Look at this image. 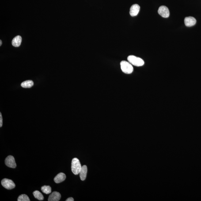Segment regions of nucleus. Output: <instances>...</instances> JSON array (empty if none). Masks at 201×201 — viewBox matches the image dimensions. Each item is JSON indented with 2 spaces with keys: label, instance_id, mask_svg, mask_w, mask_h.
Instances as JSON below:
<instances>
[{
  "label": "nucleus",
  "instance_id": "1",
  "mask_svg": "<svg viewBox=\"0 0 201 201\" xmlns=\"http://www.w3.org/2000/svg\"><path fill=\"white\" fill-rule=\"evenodd\" d=\"M127 60L132 65L140 67L144 65V61L141 58L138 57L134 56V55H130L127 58Z\"/></svg>",
  "mask_w": 201,
  "mask_h": 201
},
{
  "label": "nucleus",
  "instance_id": "2",
  "mask_svg": "<svg viewBox=\"0 0 201 201\" xmlns=\"http://www.w3.org/2000/svg\"><path fill=\"white\" fill-rule=\"evenodd\" d=\"M120 65L121 69L123 73L130 74L134 71V67L130 62L123 60L120 62Z\"/></svg>",
  "mask_w": 201,
  "mask_h": 201
},
{
  "label": "nucleus",
  "instance_id": "3",
  "mask_svg": "<svg viewBox=\"0 0 201 201\" xmlns=\"http://www.w3.org/2000/svg\"><path fill=\"white\" fill-rule=\"evenodd\" d=\"M81 164L79 160L77 158H73L72 162L71 169L72 172L74 175H78L79 174L81 168Z\"/></svg>",
  "mask_w": 201,
  "mask_h": 201
},
{
  "label": "nucleus",
  "instance_id": "4",
  "mask_svg": "<svg viewBox=\"0 0 201 201\" xmlns=\"http://www.w3.org/2000/svg\"><path fill=\"white\" fill-rule=\"evenodd\" d=\"M1 184L5 188L8 190H11L14 188L15 187V184L13 181L8 179H3L1 181Z\"/></svg>",
  "mask_w": 201,
  "mask_h": 201
},
{
  "label": "nucleus",
  "instance_id": "5",
  "mask_svg": "<svg viewBox=\"0 0 201 201\" xmlns=\"http://www.w3.org/2000/svg\"><path fill=\"white\" fill-rule=\"evenodd\" d=\"M5 163L9 168H15L17 167L14 157L13 156H8L5 160Z\"/></svg>",
  "mask_w": 201,
  "mask_h": 201
},
{
  "label": "nucleus",
  "instance_id": "6",
  "mask_svg": "<svg viewBox=\"0 0 201 201\" xmlns=\"http://www.w3.org/2000/svg\"><path fill=\"white\" fill-rule=\"evenodd\" d=\"M158 13L160 15L165 18L169 17L170 13L169 9L167 6H162L158 9Z\"/></svg>",
  "mask_w": 201,
  "mask_h": 201
},
{
  "label": "nucleus",
  "instance_id": "7",
  "mask_svg": "<svg viewBox=\"0 0 201 201\" xmlns=\"http://www.w3.org/2000/svg\"><path fill=\"white\" fill-rule=\"evenodd\" d=\"M196 20L195 18L192 17H186L184 19V23L187 27L193 26L196 23Z\"/></svg>",
  "mask_w": 201,
  "mask_h": 201
},
{
  "label": "nucleus",
  "instance_id": "8",
  "mask_svg": "<svg viewBox=\"0 0 201 201\" xmlns=\"http://www.w3.org/2000/svg\"><path fill=\"white\" fill-rule=\"evenodd\" d=\"M140 7L138 4H135L132 5L130 8V14L131 17L137 16L139 12Z\"/></svg>",
  "mask_w": 201,
  "mask_h": 201
},
{
  "label": "nucleus",
  "instance_id": "9",
  "mask_svg": "<svg viewBox=\"0 0 201 201\" xmlns=\"http://www.w3.org/2000/svg\"><path fill=\"white\" fill-rule=\"evenodd\" d=\"M61 197L60 194L57 191H54L49 195L48 198V201H58Z\"/></svg>",
  "mask_w": 201,
  "mask_h": 201
},
{
  "label": "nucleus",
  "instance_id": "10",
  "mask_svg": "<svg viewBox=\"0 0 201 201\" xmlns=\"http://www.w3.org/2000/svg\"><path fill=\"white\" fill-rule=\"evenodd\" d=\"M66 179V175L64 173L61 172L55 176L54 178V181L56 183H59L64 181Z\"/></svg>",
  "mask_w": 201,
  "mask_h": 201
},
{
  "label": "nucleus",
  "instance_id": "11",
  "mask_svg": "<svg viewBox=\"0 0 201 201\" xmlns=\"http://www.w3.org/2000/svg\"><path fill=\"white\" fill-rule=\"evenodd\" d=\"M87 171L86 166H83L79 173L80 177L81 180L84 181L86 179Z\"/></svg>",
  "mask_w": 201,
  "mask_h": 201
},
{
  "label": "nucleus",
  "instance_id": "12",
  "mask_svg": "<svg viewBox=\"0 0 201 201\" xmlns=\"http://www.w3.org/2000/svg\"><path fill=\"white\" fill-rule=\"evenodd\" d=\"M22 42V38L20 36H18L13 38L12 41L13 46L15 47H18L20 46Z\"/></svg>",
  "mask_w": 201,
  "mask_h": 201
},
{
  "label": "nucleus",
  "instance_id": "13",
  "mask_svg": "<svg viewBox=\"0 0 201 201\" xmlns=\"http://www.w3.org/2000/svg\"><path fill=\"white\" fill-rule=\"evenodd\" d=\"M34 85V82L32 80H27L22 83L21 86L25 88H29L32 87Z\"/></svg>",
  "mask_w": 201,
  "mask_h": 201
},
{
  "label": "nucleus",
  "instance_id": "14",
  "mask_svg": "<svg viewBox=\"0 0 201 201\" xmlns=\"http://www.w3.org/2000/svg\"><path fill=\"white\" fill-rule=\"evenodd\" d=\"M34 197L36 199L39 200H44V196L40 191L37 190L35 191L33 193Z\"/></svg>",
  "mask_w": 201,
  "mask_h": 201
},
{
  "label": "nucleus",
  "instance_id": "15",
  "mask_svg": "<svg viewBox=\"0 0 201 201\" xmlns=\"http://www.w3.org/2000/svg\"><path fill=\"white\" fill-rule=\"evenodd\" d=\"M41 190L42 192L46 194H50L51 192V187L49 186H43L41 187Z\"/></svg>",
  "mask_w": 201,
  "mask_h": 201
},
{
  "label": "nucleus",
  "instance_id": "16",
  "mask_svg": "<svg viewBox=\"0 0 201 201\" xmlns=\"http://www.w3.org/2000/svg\"><path fill=\"white\" fill-rule=\"evenodd\" d=\"M17 200L18 201H30V200L27 195L25 194H23L19 196Z\"/></svg>",
  "mask_w": 201,
  "mask_h": 201
},
{
  "label": "nucleus",
  "instance_id": "17",
  "mask_svg": "<svg viewBox=\"0 0 201 201\" xmlns=\"http://www.w3.org/2000/svg\"><path fill=\"white\" fill-rule=\"evenodd\" d=\"M3 124V119L2 115V114L1 112L0 113V127H2Z\"/></svg>",
  "mask_w": 201,
  "mask_h": 201
},
{
  "label": "nucleus",
  "instance_id": "18",
  "mask_svg": "<svg viewBox=\"0 0 201 201\" xmlns=\"http://www.w3.org/2000/svg\"><path fill=\"white\" fill-rule=\"evenodd\" d=\"M66 201H73L74 199L72 197H69L66 200Z\"/></svg>",
  "mask_w": 201,
  "mask_h": 201
},
{
  "label": "nucleus",
  "instance_id": "19",
  "mask_svg": "<svg viewBox=\"0 0 201 201\" xmlns=\"http://www.w3.org/2000/svg\"><path fill=\"white\" fill-rule=\"evenodd\" d=\"M2 41H1H1H0V46H1V45H2Z\"/></svg>",
  "mask_w": 201,
  "mask_h": 201
}]
</instances>
